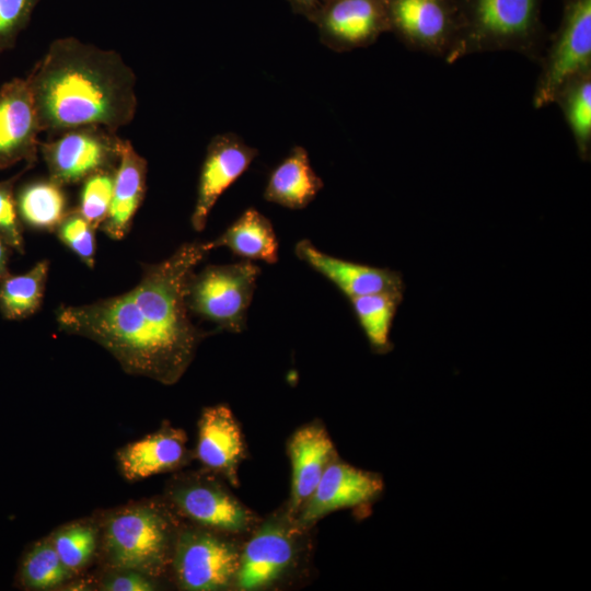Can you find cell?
I'll use <instances>...</instances> for the list:
<instances>
[{"label":"cell","mask_w":591,"mask_h":591,"mask_svg":"<svg viewBox=\"0 0 591 591\" xmlns=\"http://www.w3.org/2000/svg\"><path fill=\"white\" fill-rule=\"evenodd\" d=\"M39 0H0V53L12 48Z\"/></svg>","instance_id":"32"},{"label":"cell","mask_w":591,"mask_h":591,"mask_svg":"<svg viewBox=\"0 0 591 591\" xmlns=\"http://www.w3.org/2000/svg\"><path fill=\"white\" fill-rule=\"evenodd\" d=\"M294 558L296 545L287 526L281 522H267L240 554L236 586L241 590L268 587L289 569Z\"/></svg>","instance_id":"16"},{"label":"cell","mask_w":591,"mask_h":591,"mask_svg":"<svg viewBox=\"0 0 591 591\" xmlns=\"http://www.w3.org/2000/svg\"><path fill=\"white\" fill-rule=\"evenodd\" d=\"M97 521L103 569H131L157 579L171 567L179 526L166 501L129 502Z\"/></svg>","instance_id":"3"},{"label":"cell","mask_w":591,"mask_h":591,"mask_svg":"<svg viewBox=\"0 0 591 591\" xmlns=\"http://www.w3.org/2000/svg\"><path fill=\"white\" fill-rule=\"evenodd\" d=\"M389 32L406 47L445 58L459 33L456 0H384Z\"/></svg>","instance_id":"9"},{"label":"cell","mask_w":591,"mask_h":591,"mask_svg":"<svg viewBox=\"0 0 591 591\" xmlns=\"http://www.w3.org/2000/svg\"><path fill=\"white\" fill-rule=\"evenodd\" d=\"M32 169L28 165L16 175L0 181V236L12 251L24 253L23 223L20 219L15 202V183L22 174Z\"/></svg>","instance_id":"31"},{"label":"cell","mask_w":591,"mask_h":591,"mask_svg":"<svg viewBox=\"0 0 591 591\" xmlns=\"http://www.w3.org/2000/svg\"><path fill=\"white\" fill-rule=\"evenodd\" d=\"M323 187V179L312 167L306 149L294 146L270 172L264 198L288 209H303Z\"/></svg>","instance_id":"21"},{"label":"cell","mask_w":591,"mask_h":591,"mask_svg":"<svg viewBox=\"0 0 591 591\" xmlns=\"http://www.w3.org/2000/svg\"><path fill=\"white\" fill-rule=\"evenodd\" d=\"M310 22L321 43L337 53L368 47L389 32L384 0H324Z\"/></svg>","instance_id":"11"},{"label":"cell","mask_w":591,"mask_h":591,"mask_svg":"<svg viewBox=\"0 0 591 591\" xmlns=\"http://www.w3.org/2000/svg\"><path fill=\"white\" fill-rule=\"evenodd\" d=\"M258 150L233 132L218 134L209 141L202 161L190 223L201 232L220 196L245 173Z\"/></svg>","instance_id":"12"},{"label":"cell","mask_w":591,"mask_h":591,"mask_svg":"<svg viewBox=\"0 0 591 591\" xmlns=\"http://www.w3.org/2000/svg\"><path fill=\"white\" fill-rule=\"evenodd\" d=\"M460 27L444 58L454 63L471 54L512 50L540 60L546 44L543 0H456Z\"/></svg>","instance_id":"4"},{"label":"cell","mask_w":591,"mask_h":591,"mask_svg":"<svg viewBox=\"0 0 591 591\" xmlns=\"http://www.w3.org/2000/svg\"><path fill=\"white\" fill-rule=\"evenodd\" d=\"M12 250L0 236V279L9 274V258Z\"/></svg>","instance_id":"35"},{"label":"cell","mask_w":591,"mask_h":591,"mask_svg":"<svg viewBox=\"0 0 591 591\" xmlns=\"http://www.w3.org/2000/svg\"><path fill=\"white\" fill-rule=\"evenodd\" d=\"M42 132L26 78H14L0 86V170L19 162L33 167L39 153Z\"/></svg>","instance_id":"14"},{"label":"cell","mask_w":591,"mask_h":591,"mask_svg":"<svg viewBox=\"0 0 591 591\" xmlns=\"http://www.w3.org/2000/svg\"><path fill=\"white\" fill-rule=\"evenodd\" d=\"M243 451L241 430L231 409L222 404L205 408L198 421L195 455L199 462L206 468L235 480Z\"/></svg>","instance_id":"19"},{"label":"cell","mask_w":591,"mask_h":591,"mask_svg":"<svg viewBox=\"0 0 591 591\" xmlns=\"http://www.w3.org/2000/svg\"><path fill=\"white\" fill-rule=\"evenodd\" d=\"M74 578L47 535L34 542L24 553L15 582L24 590L47 591L60 589Z\"/></svg>","instance_id":"27"},{"label":"cell","mask_w":591,"mask_h":591,"mask_svg":"<svg viewBox=\"0 0 591 591\" xmlns=\"http://www.w3.org/2000/svg\"><path fill=\"white\" fill-rule=\"evenodd\" d=\"M49 537L65 567L77 577L97 555L100 538L97 518L66 523L51 532Z\"/></svg>","instance_id":"28"},{"label":"cell","mask_w":591,"mask_h":591,"mask_svg":"<svg viewBox=\"0 0 591 591\" xmlns=\"http://www.w3.org/2000/svg\"><path fill=\"white\" fill-rule=\"evenodd\" d=\"M124 139L116 130L96 125L80 126L51 135L39 143L48 177L67 186L90 175L117 167Z\"/></svg>","instance_id":"6"},{"label":"cell","mask_w":591,"mask_h":591,"mask_svg":"<svg viewBox=\"0 0 591 591\" xmlns=\"http://www.w3.org/2000/svg\"><path fill=\"white\" fill-rule=\"evenodd\" d=\"M102 591H152L157 579L131 569H103L94 584Z\"/></svg>","instance_id":"33"},{"label":"cell","mask_w":591,"mask_h":591,"mask_svg":"<svg viewBox=\"0 0 591 591\" xmlns=\"http://www.w3.org/2000/svg\"><path fill=\"white\" fill-rule=\"evenodd\" d=\"M63 188L49 177L21 185L15 192V202L23 225L54 232L70 210Z\"/></svg>","instance_id":"23"},{"label":"cell","mask_w":591,"mask_h":591,"mask_svg":"<svg viewBox=\"0 0 591 591\" xmlns=\"http://www.w3.org/2000/svg\"><path fill=\"white\" fill-rule=\"evenodd\" d=\"M49 274V260H38L21 275L10 273L0 279V313L7 320L32 316L42 306Z\"/></svg>","instance_id":"25"},{"label":"cell","mask_w":591,"mask_h":591,"mask_svg":"<svg viewBox=\"0 0 591 591\" xmlns=\"http://www.w3.org/2000/svg\"><path fill=\"white\" fill-rule=\"evenodd\" d=\"M165 497L173 511L198 526L216 532L244 531L253 519L240 501L204 474L183 475L172 479Z\"/></svg>","instance_id":"10"},{"label":"cell","mask_w":591,"mask_h":591,"mask_svg":"<svg viewBox=\"0 0 591 591\" xmlns=\"http://www.w3.org/2000/svg\"><path fill=\"white\" fill-rule=\"evenodd\" d=\"M288 451L292 467L290 511L299 514L332 461L334 444L325 429L309 425L294 432Z\"/></svg>","instance_id":"20"},{"label":"cell","mask_w":591,"mask_h":591,"mask_svg":"<svg viewBox=\"0 0 591 591\" xmlns=\"http://www.w3.org/2000/svg\"><path fill=\"white\" fill-rule=\"evenodd\" d=\"M404 292H380L349 299L354 314L375 354L393 349L391 331Z\"/></svg>","instance_id":"26"},{"label":"cell","mask_w":591,"mask_h":591,"mask_svg":"<svg viewBox=\"0 0 591 591\" xmlns=\"http://www.w3.org/2000/svg\"><path fill=\"white\" fill-rule=\"evenodd\" d=\"M563 13L551 44L541 57L533 106L553 103L558 88L571 76L591 68V0H561Z\"/></svg>","instance_id":"7"},{"label":"cell","mask_w":591,"mask_h":591,"mask_svg":"<svg viewBox=\"0 0 591 591\" xmlns=\"http://www.w3.org/2000/svg\"><path fill=\"white\" fill-rule=\"evenodd\" d=\"M115 170L96 172L81 183L77 209L95 229H100L107 216L113 195Z\"/></svg>","instance_id":"29"},{"label":"cell","mask_w":591,"mask_h":591,"mask_svg":"<svg viewBox=\"0 0 591 591\" xmlns=\"http://www.w3.org/2000/svg\"><path fill=\"white\" fill-rule=\"evenodd\" d=\"M26 80L50 136L88 125L117 130L137 112V78L123 57L76 37L51 42Z\"/></svg>","instance_id":"2"},{"label":"cell","mask_w":591,"mask_h":591,"mask_svg":"<svg viewBox=\"0 0 591 591\" xmlns=\"http://www.w3.org/2000/svg\"><path fill=\"white\" fill-rule=\"evenodd\" d=\"M115 456L120 475L135 483L182 467L189 461L190 452L185 432L164 424L157 431L125 444Z\"/></svg>","instance_id":"17"},{"label":"cell","mask_w":591,"mask_h":591,"mask_svg":"<svg viewBox=\"0 0 591 591\" xmlns=\"http://www.w3.org/2000/svg\"><path fill=\"white\" fill-rule=\"evenodd\" d=\"M215 248L213 240L184 243L167 258L143 264L139 282L129 291L92 303L60 305L59 329L99 344L128 374L176 383L199 344L216 333L192 323L185 300L189 276Z\"/></svg>","instance_id":"1"},{"label":"cell","mask_w":591,"mask_h":591,"mask_svg":"<svg viewBox=\"0 0 591 591\" xmlns=\"http://www.w3.org/2000/svg\"><path fill=\"white\" fill-rule=\"evenodd\" d=\"M239 563L237 549L216 531L198 525L178 529L171 566L182 589H225L235 579Z\"/></svg>","instance_id":"8"},{"label":"cell","mask_w":591,"mask_h":591,"mask_svg":"<svg viewBox=\"0 0 591 591\" xmlns=\"http://www.w3.org/2000/svg\"><path fill=\"white\" fill-rule=\"evenodd\" d=\"M296 256L331 281L346 298L380 292H404L399 271L346 260L318 250L303 239L294 246Z\"/></svg>","instance_id":"15"},{"label":"cell","mask_w":591,"mask_h":591,"mask_svg":"<svg viewBox=\"0 0 591 591\" xmlns=\"http://www.w3.org/2000/svg\"><path fill=\"white\" fill-rule=\"evenodd\" d=\"M148 162L129 140L124 139L115 170L112 200L101 231L112 240H123L134 222L147 192Z\"/></svg>","instance_id":"18"},{"label":"cell","mask_w":591,"mask_h":591,"mask_svg":"<svg viewBox=\"0 0 591 591\" xmlns=\"http://www.w3.org/2000/svg\"><path fill=\"white\" fill-rule=\"evenodd\" d=\"M96 229L78 211L70 209L54 233L89 268H94Z\"/></svg>","instance_id":"30"},{"label":"cell","mask_w":591,"mask_h":591,"mask_svg":"<svg viewBox=\"0 0 591 591\" xmlns=\"http://www.w3.org/2000/svg\"><path fill=\"white\" fill-rule=\"evenodd\" d=\"M383 491L380 474L331 461L299 512L298 525H311L336 510L370 506Z\"/></svg>","instance_id":"13"},{"label":"cell","mask_w":591,"mask_h":591,"mask_svg":"<svg viewBox=\"0 0 591 591\" xmlns=\"http://www.w3.org/2000/svg\"><path fill=\"white\" fill-rule=\"evenodd\" d=\"M553 103L560 107L572 134L578 155H591V68L568 78L557 90Z\"/></svg>","instance_id":"24"},{"label":"cell","mask_w":591,"mask_h":591,"mask_svg":"<svg viewBox=\"0 0 591 591\" xmlns=\"http://www.w3.org/2000/svg\"><path fill=\"white\" fill-rule=\"evenodd\" d=\"M324 1V0H323Z\"/></svg>","instance_id":"36"},{"label":"cell","mask_w":591,"mask_h":591,"mask_svg":"<svg viewBox=\"0 0 591 591\" xmlns=\"http://www.w3.org/2000/svg\"><path fill=\"white\" fill-rule=\"evenodd\" d=\"M245 260L276 264L279 242L271 221L255 208L246 209L225 231L213 240Z\"/></svg>","instance_id":"22"},{"label":"cell","mask_w":591,"mask_h":591,"mask_svg":"<svg viewBox=\"0 0 591 591\" xmlns=\"http://www.w3.org/2000/svg\"><path fill=\"white\" fill-rule=\"evenodd\" d=\"M259 275V266L245 259L194 271L185 288L189 313L213 323L217 331L243 332Z\"/></svg>","instance_id":"5"},{"label":"cell","mask_w":591,"mask_h":591,"mask_svg":"<svg viewBox=\"0 0 591 591\" xmlns=\"http://www.w3.org/2000/svg\"><path fill=\"white\" fill-rule=\"evenodd\" d=\"M292 11L297 14L303 15L309 21L313 18L315 12L321 7L323 0H287Z\"/></svg>","instance_id":"34"}]
</instances>
